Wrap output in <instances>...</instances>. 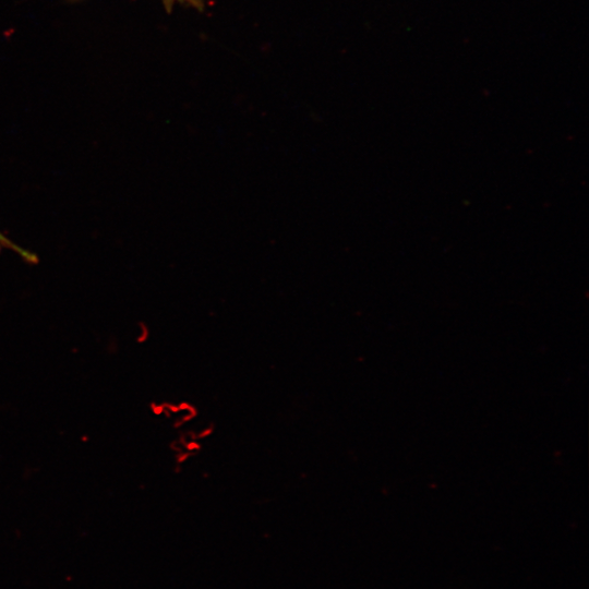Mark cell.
Here are the masks:
<instances>
[{
    "instance_id": "6da1fadb",
    "label": "cell",
    "mask_w": 589,
    "mask_h": 589,
    "mask_svg": "<svg viewBox=\"0 0 589 589\" xmlns=\"http://www.w3.org/2000/svg\"><path fill=\"white\" fill-rule=\"evenodd\" d=\"M1 250L13 251L28 263H34L37 261V257L35 256L34 253L19 247L14 242H12L9 238H7L2 232H0V251Z\"/></svg>"
},
{
    "instance_id": "7a4b0ae2",
    "label": "cell",
    "mask_w": 589,
    "mask_h": 589,
    "mask_svg": "<svg viewBox=\"0 0 589 589\" xmlns=\"http://www.w3.org/2000/svg\"><path fill=\"white\" fill-rule=\"evenodd\" d=\"M179 1V0H178ZM180 1H195V0H180Z\"/></svg>"
}]
</instances>
